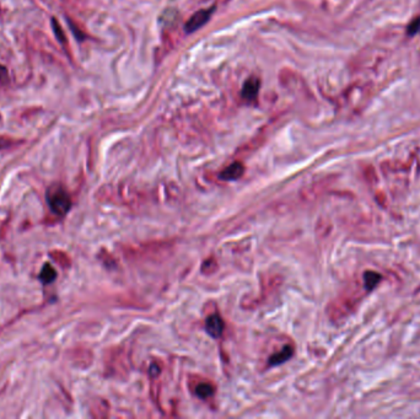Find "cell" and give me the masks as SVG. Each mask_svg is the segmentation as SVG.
<instances>
[{
    "label": "cell",
    "mask_w": 420,
    "mask_h": 419,
    "mask_svg": "<svg viewBox=\"0 0 420 419\" xmlns=\"http://www.w3.org/2000/svg\"><path fill=\"white\" fill-rule=\"evenodd\" d=\"M361 300L362 288L356 284H352L329 304L327 307L328 317L333 322L343 321L355 311Z\"/></svg>",
    "instance_id": "1"
},
{
    "label": "cell",
    "mask_w": 420,
    "mask_h": 419,
    "mask_svg": "<svg viewBox=\"0 0 420 419\" xmlns=\"http://www.w3.org/2000/svg\"><path fill=\"white\" fill-rule=\"evenodd\" d=\"M47 201L51 210L59 216H64L71 208V200L69 194L60 187L51 188L47 193Z\"/></svg>",
    "instance_id": "2"
},
{
    "label": "cell",
    "mask_w": 420,
    "mask_h": 419,
    "mask_svg": "<svg viewBox=\"0 0 420 419\" xmlns=\"http://www.w3.org/2000/svg\"><path fill=\"white\" fill-rule=\"evenodd\" d=\"M213 11H214V8L197 11V13H195L188 21H187L186 26H184L186 31L194 32V31H197L199 27L204 26L205 23L208 22V20H209V17L211 16V14H213Z\"/></svg>",
    "instance_id": "3"
},
{
    "label": "cell",
    "mask_w": 420,
    "mask_h": 419,
    "mask_svg": "<svg viewBox=\"0 0 420 419\" xmlns=\"http://www.w3.org/2000/svg\"><path fill=\"white\" fill-rule=\"evenodd\" d=\"M224 328H225V324L217 313L209 316L205 321V330L213 338H220L223 336Z\"/></svg>",
    "instance_id": "4"
},
{
    "label": "cell",
    "mask_w": 420,
    "mask_h": 419,
    "mask_svg": "<svg viewBox=\"0 0 420 419\" xmlns=\"http://www.w3.org/2000/svg\"><path fill=\"white\" fill-rule=\"evenodd\" d=\"M244 172V166L241 162H234L230 166H228L226 168L220 172V179L223 181H235L238 180L241 176H242Z\"/></svg>",
    "instance_id": "5"
},
{
    "label": "cell",
    "mask_w": 420,
    "mask_h": 419,
    "mask_svg": "<svg viewBox=\"0 0 420 419\" xmlns=\"http://www.w3.org/2000/svg\"><path fill=\"white\" fill-rule=\"evenodd\" d=\"M294 354V347L291 344H286L284 346V348L280 352L276 353L269 358V365H280V364L285 363L286 360H289L290 358Z\"/></svg>",
    "instance_id": "6"
},
{
    "label": "cell",
    "mask_w": 420,
    "mask_h": 419,
    "mask_svg": "<svg viewBox=\"0 0 420 419\" xmlns=\"http://www.w3.org/2000/svg\"><path fill=\"white\" fill-rule=\"evenodd\" d=\"M194 393L197 395L199 399L207 400L215 393V386L211 384V382L201 381L194 386Z\"/></svg>",
    "instance_id": "7"
},
{
    "label": "cell",
    "mask_w": 420,
    "mask_h": 419,
    "mask_svg": "<svg viewBox=\"0 0 420 419\" xmlns=\"http://www.w3.org/2000/svg\"><path fill=\"white\" fill-rule=\"evenodd\" d=\"M259 86H261V81L257 78H251L244 83L243 89H242V96L247 100H251V98L256 97L257 93H258Z\"/></svg>",
    "instance_id": "8"
},
{
    "label": "cell",
    "mask_w": 420,
    "mask_h": 419,
    "mask_svg": "<svg viewBox=\"0 0 420 419\" xmlns=\"http://www.w3.org/2000/svg\"><path fill=\"white\" fill-rule=\"evenodd\" d=\"M364 288L366 291H371L376 288L377 285L380 284L381 279H382V276L380 273L374 272V270H366L364 273Z\"/></svg>",
    "instance_id": "9"
},
{
    "label": "cell",
    "mask_w": 420,
    "mask_h": 419,
    "mask_svg": "<svg viewBox=\"0 0 420 419\" xmlns=\"http://www.w3.org/2000/svg\"><path fill=\"white\" fill-rule=\"evenodd\" d=\"M57 278V272L56 269L51 266V264H44V267L42 268L41 274H40V279L44 284H48V283L53 282L54 279Z\"/></svg>",
    "instance_id": "10"
},
{
    "label": "cell",
    "mask_w": 420,
    "mask_h": 419,
    "mask_svg": "<svg viewBox=\"0 0 420 419\" xmlns=\"http://www.w3.org/2000/svg\"><path fill=\"white\" fill-rule=\"evenodd\" d=\"M217 269V262L214 258H209L203 263L202 266V272L204 274H211Z\"/></svg>",
    "instance_id": "11"
},
{
    "label": "cell",
    "mask_w": 420,
    "mask_h": 419,
    "mask_svg": "<svg viewBox=\"0 0 420 419\" xmlns=\"http://www.w3.org/2000/svg\"><path fill=\"white\" fill-rule=\"evenodd\" d=\"M420 30V17H416L414 19L412 22L409 23L407 27V35L408 36H414Z\"/></svg>",
    "instance_id": "12"
},
{
    "label": "cell",
    "mask_w": 420,
    "mask_h": 419,
    "mask_svg": "<svg viewBox=\"0 0 420 419\" xmlns=\"http://www.w3.org/2000/svg\"><path fill=\"white\" fill-rule=\"evenodd\" d=\"M365 179H366L367 182L370 183H375L377 181V175H376V171H375L374 167L371 166H367L365 168Z\"/></svg>",
    "instance_id": "13"
},
{
    "label": "cell",
    "mask_w": 420,
    "mask_h": 419,
    "mask_svg": "<svg viewBox=\"0 0 420 419\" xmlns=\"http://www.w3.org/2000/svg\"><path fill=\"white\" fill-rule=\"evenodd\" d=\"M376 201L379 202L380 206H383V207L386 206V197H385V194H383V193H381V192L377 193V194H376Z\"/></svg>",
    "instance_id": "14"
}]
</instances>
